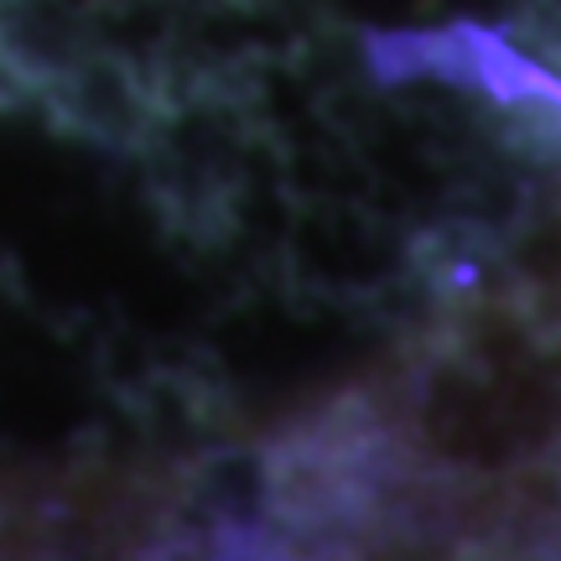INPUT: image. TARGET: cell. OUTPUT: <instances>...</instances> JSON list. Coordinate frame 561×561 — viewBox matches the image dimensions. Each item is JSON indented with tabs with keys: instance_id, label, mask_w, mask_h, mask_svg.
<instances>
[{
	"instance_id": "obj_1",
	"label": "cell",
	"mask_w": 561,
	"mask_h": 561,
	"mask_svg": "<svg viewBox=\"0 0 561 561\" xmlns=\"http://www.w3.org/2000/svg\"><path fill=\"white\" fill-rule=\"evenodd\" d=\"M369 62L380 79H437L462 83V89H483L500 104H561V79L546 68L520 58L504 37L483 32V26H442V32H396V37L369 42Z\"/></svg>"
}]
</instances>
